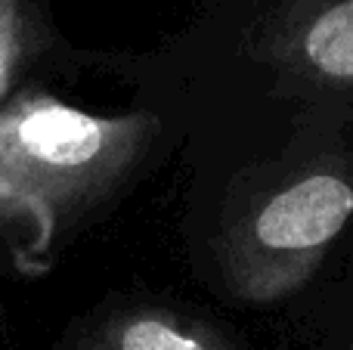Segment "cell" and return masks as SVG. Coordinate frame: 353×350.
<instances>
[{
  "label": "cell",
  "mask_w": 353,
  "mask_h": 350,
  "mask_svg": "<svg viewBox=\"0 0 353 350\" xmlns=\"http://www.w3.org/2000/svg\"><path fill=\"white\" fill-rule=\"evenodd\" d=\"M285 140L242 180L217 239V270L242 301L301 291L353 227V103L282 118Z\"/></svg>",
  "instance_id": "obj_1"
},
{
  "label": "cell",
  "mask_w": 353,
  "mask_h": 350,
  "mask_svg": "<svg viewBox=\"0 0 353 350\" xmlns=\"http://www.w3.org/2000/svg\"><path fill=\"white\" fill-rule=\"evenodd\" d=\"M239 50L282 118L310 105L353 103V0H261Z\"/></svg>",
  "instance_id": "obj_2"
},
{
  "label": "cell",
  "mask_w": 353,
  "mask_h": 350,
  "mask_svg": "<svg viewBox=\"0 0 353 350\" xmlns=\"http://www.w3.org/2000/svg\"><path fill=\"white\" fill-rule=\"evenodd\" d=\"M143 136V121H105L59 103H28L6 121L10 171L41 196H68L112 174Z\"/></svg>",
  "instance_id": "obj_3"
},
{
  "label": "cell",
  "mask_w": 353,
  "mask_h": 350,
  "mask_svg": "<svg viewBox=\"0 0 353 350\" xmlns=\"http://www.w3.org/2000/svg\"><path fill=\"white\" fill-rule=\"evenodd\" d=\"M118 350H214L199 332L180 329L165 316H137L118 332Z\"/></svg>",
  "instance_id": "obj_4"
},
{
  "label": "cell",
  "mask_w": 353,
  "mask_h": 350,
  "mask_svg": "<svg viewBox=\"0 0 353 350\" xmlns=\"http://www.w3.org/2000/svg\"><path fill=\"white\" fill-rule=\"evenodd\" d=\"M347 350H353V335H350V344H347Z\"/></svg>",
  "instance_id": "obj_5"
}]
</instances>
